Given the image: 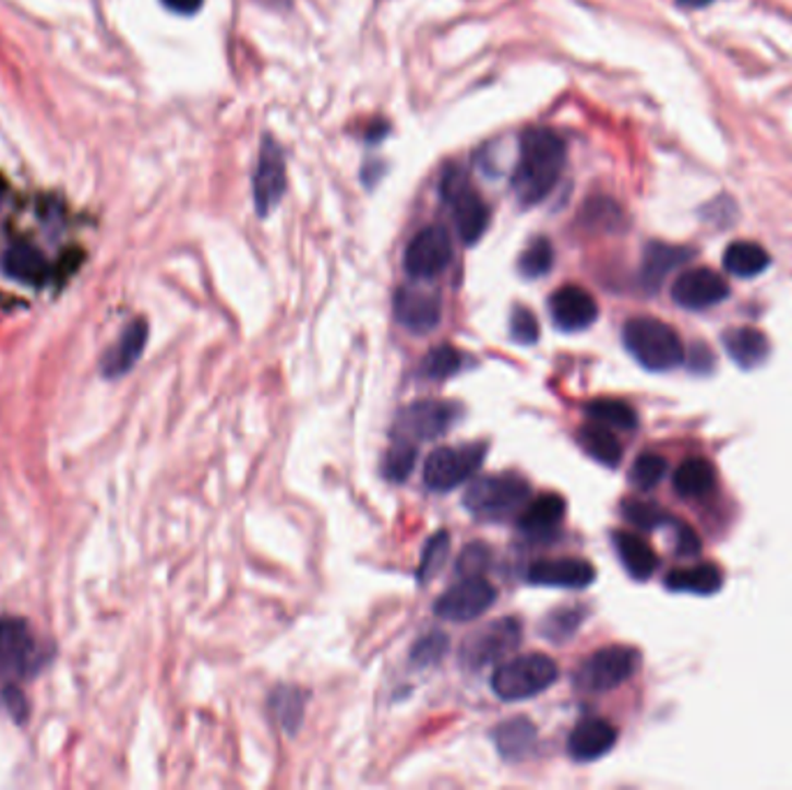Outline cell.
<instances>
[{
    "mask_svg": "<svg viewBox=\"0 0 792 790\" xmlns=\"http://www.w3.org/2000/svg\"><path fill=\"white\" fill-rule=\"evenodd\" d=\"M565 144L547 128L526 130L519 142V160L515 167L513 188L524 206L542 202L554 191L563 175Z\"/></svg>",
    "mask_w": 792,
    "mask_h": 790,
    "instance_id": "1",
    "label": "cell"
},
{
    "mask_svg": "<svg viewBox=\"0 0 792 790\" xmlns=\"http://www.w3.org/2000/svg\"><path fill=\"white\" fill-rule=\"evenodd\" d=\"M43 663L40 645L24 619H0V701L14 719H24L28 711L19 682L31 680Z\"/></svg>",
    "mask_w": 792,
    "mask_h": 790,
    "instance_id": "2",
    "label": "cell"
},
{
    "mask_svg": "<svg viewBox=\"0 0 792 790\" xmlns=\"http://www.w3.org/2000/svg\"><path fill=\"white\" fill-rule=\"evenodd\" d=\"M624 346L633 360L647 371H672L684 362V344L679 334L651 315L631 318L624 325Z\"/></svg>",
    "mask_w": 792,
    "mask_h": 790,
    "instance_id": "3",
    "label": "cell"
},
{
    "mask_svg": "<svg viewBox=\"0 0 792 790\" xmlns=\"http://www.w3.org/2000/svg\"><path fill=\"white\" fill-rule=\"evenodd\" d=\"M531 496V487L515 474H496L476 480L468 487L464 505L482 522H505L521 513Z\"/></svg>",
    "mask_w": 792,
    "mask_h": 790,
    "instance_id": "4",
    "label": "cell"
},
{
    "mask_svg": "<svg viewBox=\"0 0 792 790\" xmlns=\"http://www.w3.org/2000/svg\"><path fill=\"white\" fill-rule=\"evenodd\" d=\"M559 680V668L550 656L526 654L511 658L494 670L492 689L505 703L528 701Z\"/></svg>",
    "mask_w": 792,
    "mask_h": 790,
    "instance_id": "5",
    "label": "cell"
},
{
    "mask_svg": "<svg viewBox=\"0 0 792 790\" xmlns=\"http://www.w3.org/2000/svg\"><path fill=\"white\" fill-rule=\"evenodd\" d=\"M487 455L484 443L443 445L427 457L424 484L431 492H449L478 474Z\"/></svg>",
    "mask_w": 792,
    "mask_h": 790,
    "instance_id": "6",
    "label": "cell"
},
{
    "mask_svg": "<svg viewBox=\"0 0 792 790\" xmlns=\"http://www.w3.org/2000/svg\"><path fill=\"white\" fill-rule=\"evenodd\" d=\"M443 200L449 206V214L455 218L457 232L466 247H473L482 239L489 225V206L482 195L476 191L459 169H449L441 185Z\"/></svg>",
    "mask_w": 792,
    "mask_h": 790,
    "instance_id": "7",
    "label": "cell"
},
{
    "mask_svg": "<svg viewBox=\"0 0 792 790\" xmlns=\"http://www.w3.org/2000/svg\"><path fill=\"white\" fill-rule=\"evenodd\" d=\"M639 668V654L631 647H605L591 654L575 672V686L587 693H605L626 684Z\"/></svg>",
    "mask_w": 792,
    "mask_h": 790,
    "instance_id": "8",
    "label": "cell"
},
{
    "mask_svg": "<svg viewBox=\"0 0 792 790\" xmlns=\"http://www.w3.org/2000/svg\"><path fill=\"white\" fill-rule=\"evenodd\" d=\"M521 643V626L515 617H503L496 622L470 633L459 651L461 666L468 670H482L492 663L505 661Z\"/></svg>",
    "mask_w": 792,
    "mask_h": 790,
    "instance_id": "9",
    "label": "cell"
},
{
    "mask_svg": "<svg viewBox=\"0 0 792 790\" xmlns=\"http://www.w3.org/2000/svg\"><path fill=\"white\" fill-rule=\"evenodd\" d=\"M499 591L492 582L478 577H464V582L447 589L433 606L436 617L445 619V622H473V619L482 617L489 608L496 603Z\"/></svg>",
    "mask_w": 792,
    "mask_h": 790,
    "instance_id": "10",
    "label": "cell"
},
{
    "mask_svg": "<svg viewBox=\"0 0 792 790\" xmlns=\"http://www.w3.org/2000/svg\"><path fill=\"white\" fill-rule=\"evenodd\" d=\"M452 262V239L443 228H424L415 235L404 255L410 278L429 280L443 274Z\"/></svg>",
    "mask_w": 792,
    "mask_h": 790,
    "instance_id": "11",
    "label": "cell"
},
{
    "mask_svg": "<svg viewBox=\"0 0 792 790\" xmlns=\"http://www.w3.org/2000/svg\"><path fill=\"white\" fill-rule=\"evenodd\" d=\"M457 408L447 402L422 399L406 406L396 418V431L408 441H433L455 424Z\"/></svg>",
    "mask_w": 792,
    "mask_h": 790,
    "instance_id": "12",
    "label": "cell"
},
{
    "mask_svg": "<svg viewBox=\"0 0 792 790\" xmlns=\"http://www.w3.org/2000/svg\"><path fill=\"white\" fill-rule=\"evenodd\" d=\"M286 185H288L286 158H283V152L276 140L264 137L260 160L253 175V200L260 216H267L276 210L283 195H286Z\"/></svg>",
    "mask_w": 792,
    "mask_h": 790,
    "instance_id": "13",
    "label": "cell"
},
{
    "mask_svg": "<svg viewBox=\"0 0 792 790\" xmlns=\"http://www.w3.org/2000/svg\"><path fill=\"white\" fill-rule=\"evenodd\" d=\"M730 295L728 280L709 267H695L674 280L672 299L688 311H705L725 302Z\"/></svg>",
    "mask_w": 792,
    "mask_h": 790,
    "instance_id": "14",
    "label": "cell"
},
{
    "mask_svg": "<svg viewBox=\"0 0 792 790\" xmlns=\"http://www.w3.org/2000/svg\"><path fill=\"white\" fill-rule=\"evenodd\" d=\"M528 582L554 589H587L596 582V568L591 561L577 556L538 559L528 568Z\"/></svg>",
    "mask_w": 792,
    "mask_h": 790,
    "instance_id": "15",
    "label": "cell"
},
{
    "mask_svg": "<svg viewBox=\"0 0 792 790\" xmlns=\"http://www.w3.org/2000/svg\"><path fill=\"white\" fill-rule=\"evenodd\" d=\"M441 297L422 288H401L394 295V315L412 334H429L441 323Z\"/></svg>",
    "mask_w": 792,
    "mask_h": 790,
    "instance_id": "16",
    "label": "cell"
},
{
    "mask_svg": "<svg viewBox=\"0 0 792 790\" xmlns=\"http://www.w3.org/2000/svg\"><path fill=\"white\" fill-rule=\"evenodd\" d=\"M550 313L559 330L581 332L598 320V302L589 290L579 286H563L550 297Z\"/></svg>",
    "mask_w": 792,
    "mask_h": 790,
    "instance_id": "17",
    "label": "cell"
},
{
    "mask_svg": "<svg viewBox=\"0 0 792 790\" xmlns=\"http://www.w3.org/2000/svg\"><path fill=\"white\" fill-rule=\"evenodd\" d=\"M619 740L616 728L605 719H587L575 726L568 740V751L577 763L598 761L614 749Z\"/></svg>",
    "mask_w": 792,
    "mask_h": 790,
    "instance_id": "18",
    "label": "cell"
},
{
    "mask_svg": "<svg viewBox=\"0 0 792 790\" xmlns=\"http://www.w3.org/2000/svg\"><path fill=\"white\" fill-rule=\"evenodd\" d=\"M148 338V325L146 320H135L125 327V332L121 334L119 342L115 344V348H109L107 355L103 357V373L107 379H121L123 373H128L135 362L142 357L144 346Z\"/></svg>",
    "mask_w": 792,
    "mask_h": 790,
    "instance_id": "19",
    "label": "cell"
},
{
    "mask_svg": "<svg viewBox=\"0 0 792 790\" xmlns=\"http://www.w3.org/2000/svg\"><path fill=\"white\" fill-rule=\"evenodd\" d=\"M3 272L22 284L40 286L51 278V265L47 255L33 243H14L3 255Z\"/></svg>",
    "mask_w": 792,
    "mask_h": 790,
    "instance_id": "20",
    "label": "cell"
},
{
    "mask_svg": "<svg viewBox=\"0 0 792 790\" xmlns=\"http://www.w3.org/2000/svg\"><path fill=\"white\" fill-rule=\"evenodd\" d=\"M723 346L732 362L742 369H756L767 362L771 352L769 338L756 327H732L723 334Z\"/></svg>",
    "mask_w": 792,
    "mask_h": 790,
    "instance_id": "21",
    "label": "cell"
},
{
    "mask_svg": "<svg viewBox=\"0 0 792 790\" xmlns=\"http://www.w3.org/2000/svg\"><path fill=\"white\" fill-rule=\"evenodd\" d=\"M614 548H616L621 563H624V568L628 571V575L633 579L645 582L656 573L658 556L643 536L631 534V531H616Z\"/></svg>",
    "mask_w": 792,
    "mask_h": 790,
    "instance_id": "22",
    "label": "cell"
},
{
    "mask_svg": "<svg viewBox=\"0 0 792 790\" xmlns=\"http://www.w3.org/2000/svg\"><path fill=\"white\" fill-rule=\"evenodd\" d=\"M691 258H693L691 249L672 247V243H660V241L649 243L643 260V284L656 290L660 284H663L665 276L682 267Z\"/></svg>",
    "mask_w": 792,
    "mask_h": 790,
    "instance_id": "23",
    "label": "cell"
},
{
    "mask_svg": "<svg viewBox=\"0 0 792 790\" xmlns=\"http://www.w3.org/2000/svg\"><path fill=\"white\" fill-rule=\"evenodd\" d=\"M565 517V501L559 494H542L524 505L519 515V531L528 536H544L554 531Z\"/></svg>",
    "mask_w": 792,
    "mask_h": 790,
    "instance_id": "24",
    "label": "cell"
},
{
    "mask_svg": "<svg viewBox=\"0 0 792 790\" xmlns=\"http://www.w3.org/2000/svg\"><path fill=\"white\" fill-rule=\"evenodd\" d=\"M665 587L679 594L711 596L723 587V573L713 563H703L693 568H674L665 577Z\"/></svg>",
    "mask_w": 792,
    "mask_h": 790,
    "instance_id": "25",
    "label": "cell"
},
{
    "mask_svg": "<svg viewBox=\"0 0 792 790\" xmlns=\"http://www.w3.org/2000/svg\"><path fill=\"white\" fill-rule=\"evenodd\" d=\"M494 742L505 761L517 763V761H524L533 751V746L538 742V730L531 721L519 717V719L501 723L494 730Z\"/></svg>",
    "mask_w": 792,
    "mask_h": 790,
    "instance_id": "26",
    "label": "cell"
},
{
    "mask_svg": "<svg viewBox=\"0 0 792 790\" xmlns=\"http://www.w3.org/2000/svg\"><path fill=\"white\" fill-rule=\"evenodd\" d=\"M771 265L769 253L756 241H734L725 249L723 267L740 278L760 276Z\"/></svg>",
    "mask_w": 792,
    "mask_h": 790,
    "instance_id": "27",
    "label": "cell"
},
{
    "mask_svg": "<svg viewBox=\"0 0 792 790\" xmlns=\"http://www.w3.org/2000/svg\"><path fill=\"white\" fill-rule=\"evenodd\" d=\"M577 441L584 450H587V455H591L598 464L608 468H616L621 459H624V447H621V443L605 424L591 422L587 427H581Z\"/></svg>",
    "mask_w": 792,
    "mask_h": 790,
    "instance_id": "28",
    "label": "cell"
},
{
    "mask_svg": "<svg viewBox=\"0 0 792 790\" xmlns=\"http://www.w3.org/2000/svg\"><path fill=\"white\" fill-rule=\"evenodd\" d=\"M672 482H674L679 496L697 499V496H705L711 492L716 484V471H713L711 462H707L703 457H691L676 468Z\"/></svg>",
    "mask_w": 792,
    "mask_h": 790,
    "instance_id": "29",
    "label": "cell"
},
{
    "mask_svg": "<svg viewBox=\"0 0 792 790\" xmlns=\"http://www.w3.org/2000/svg\"><path fill=\"white\" fill-rule=\"evenodd\" d=\"M587 416L593 422L605 424L610 429L631 431L637 427V412L633 410V406L619 399H593L587 406Z\"/></svg>",
    "mask_w": 792,
    "mask_h": 790,
    "instance_id": "30",
    "label": "cell"
},
{
    "mask_svg": "<svg viewBox=\"0 0 792 790\" xmlns=\"http://www.w3.org/2000/svg\"><path fill=\"white\" fill-rule=\"evenodd\" d=\"M304 707H307V698L304 693L295 686H280L274 695H272V709L278 717L280 726L286 728L288 732H297L301 726V719H304Z\"/></svg>",
    "mask_w": 792,
    "mask_h": 790,
    "instance_id": "31",
    "label": "cell"
},
{
    "mask_svg": "<svg viewBox=\"0 0 792 790\" xmlns=\"http://www.w3.org/2000/svg\"><path fill=\"white\" fill-rule=\"evenodd\" d=\"M418 464V445L408 439H396L383 459V476L389 482H404Z\"/></svg>",
    "mask_w": 792,
    "mask_h": 790,
    "instance_id": "32",
    "label": "cell"
},
{
    "mask_svg": "<svg viewBox=\"0 0 792 790\" xmlns=\"http://www.w3.org/2000/svg\"><path fill=\"white\" fill-rule=\"evenodd\" d=\"M461 364H464L461 352L455 346L443 344L427 352V357L420 364V375H424V379H429V381H445V379H449V375L459 373Z\"/></svg>",
    "mask_w": 792,
    "mask_h": 790,
    "instance_id": "33",
    "label": "cell"
},
{
    "mask_svg": "<svg viewBox=\"0 0 792 790\" xmlns=\"http://www.w3.org/2000/svg\"><path fill=\"white\" fill-rule=\"evenodd\" d=\"M552 265H554V249L550 239L544 237L533 239L519 255V272L526 278H540L552 270Z\"/></svg>",
    "mask_w": 792,
    "mask_h": 790,
    "instance_id": "34",
    "label": "cell"
},
{
    "mask_svg": "<svg viewBox=\"0 0 792 790\" xmlns=\"http://www.w3.org/2000/svg\"><path fill=\"white\" fill-rule=\"evenodd\" d=\"M668 474V462L656 455V453H645L639 455L631 468V484L639 492H649L660 480L665 478Z\"/></svg>",
    "mask_w": 792,
    "mask_h": 790,
    "instance_id": "35",
    "label": "cell"
},
{
    "mask_svg": "<svg viewBox=\"0 0 792 790\" xmlns=\"http://www.w3.org/2000/svg\"><path fill=\"white\" fill-rule=\"evenodd\" d=\"M447 554H449V536L445 531L429 538L427 548L422 552V559H420V568H418V579L422 582V585L441 573V568L447 561Z\"/></svg>",
    "mask_w": 792,
    "mask_h": 790,
    "instance_id": "36",
    "label": "cell"
},
{
    "mask_svg": "<svg viewBox=\"0 0 792 790\" xmlns=\"http://www.w3.org/2000/svg\"><path fill=\"white\" fill-rule=\"evenodd\" d=\"M621 511H624V517L635 526V529H643V531H651V529H656V526L665 522L663 511H660L656 503L643 501V499L626 501L624 505H621Z\"/></svg>",
    "mask_w": 792,
    "mask_h": 790,
    "instance_id": "37",
    "label": "cell"
},
{
    "mask_svg": "<svg viewBox=\"0 0 792 790\" xmlns=\"http://www.w3.org/2000/svg\"><path fill=\"white\" fill-rule=\"evenodd\" d=\"M492 563V548L487 542H470L457 559V573L461 577L482 575Z\"/></svg>",
    "mask_w": 792,
    "mask_h": 790,
    "instance_id": "38",
    "label": "cell"
},
{
    "mask_svg": "<svg viewBox=\"0 0 792 790\" xmlns=\"http://www.w3.org/2000/svg\"><path fill=\"white\" fill-rule=\"evenodd\" d=\"M542 624H544L542 635L554 639V643H561V639L571 637L579 629L581 612L577 608H563V610L552 612Z\"/></svg>",
    "mask_w": 792,
    "mask_h": 790,
    "instance_id": "39",
    "label": "cell"
},
{
    "mask_svg": "<svg viewBox=\"0 0 792 790\" xmlns=\"http://www.w3.org/2000/svg\"><path fill=\"white\" fill-rule=\"evenodd\" d=\"M447 651V635L441 633V631H433V633H427L424 637H420L418 643H415L412 651H410V658L415 666H431V663H439V658Z\"/></svg>",
    "mask_w": 792,
    "mask_h": 790,
    "instance_id": "40",
    "label": "cell"
},
{
    "mask_svg": "<svg viewBox=\"0 0 792 790\" xmlns=\"http://www.w3.org/2000/svg\"><path fill=\"white\" fill-rule=\"evenodd\" d=\"M511 336L521 346H531V344L538 342L540 325H538V318L533 315L531 309L517 307L513 311V315H511Z\"/></svg>",
    "mask_w": 792,
    "mask_h": 790,
    "instance_id": "41",
    "label": "cell"
},
{
    "mask_svg": "<svg viewBox=\"0 0 792 790\" xmlns=\"http://www.w3.org/2000/svg\"><path fill=\"white\" fill-rule=\"evenodd\" d=\"M160 3L175 14H181V16H191V14H197L204 5V0H160Z\"/></svg>",
    "mask_w": 792,
    "mask_h": 790,
    "instance_id": "42",
    "label": "cell"
},
{
    "mask_svg": "<svg viewBox=\"0 0 792 790\" xmlns=\"http://www.w3.org/2000/svg\"><path fill=\"white\" fill-rule=\"evenodd\" d=\"M679 536V542H676V550L682 554H697V550H700V540H697V536L688 529V526H682V529L676 531Z\"/></svg>",
    "mask_w": 792,
    "mask_h": 790,
    "instance_id": "43",
    "label": "cell"
},
{
    "mask_svg": "<svg viewBox=\"0 0 792 790\" xmlns=\"http://www.w3.org/2000/svg\"><path fill=\"white\" fill-rule=\"evenodd\" d=\"M676 3L688 10H697V8H707L711 0H676Z\"/></svg>",
    "mask_w": 792,
    "mask_h": 790,
    "instance_id": "44",
    "label": "cell"
},
{
    "mask_svg": "<svg viewBox=\"0 0 792 790\" xmlns=\"http://www.w3.org/2000/svg\"><path fill=\"white\" fill-rule=\"evenodd\" d=\"M264 3H267V5H288L290 3V0H264Z\"/></svg>",
    "mask_w": 792,
    "mask_h": 790,
    "instance_id": "45",
    "label": "cell"
}]
</instances>
